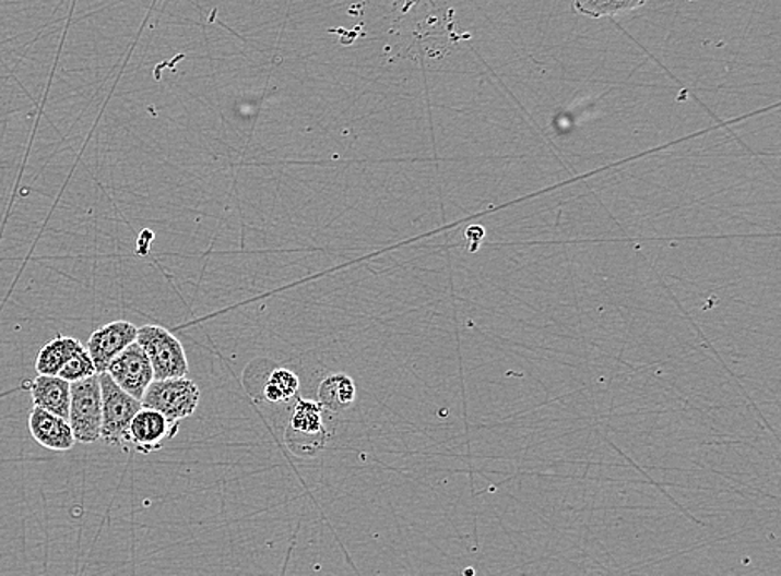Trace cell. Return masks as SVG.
Returning <instances> with one entry per match:
<instances>
[{
  "instance_id": "1",
  "label": "cell",
  "mask_w": 781,
  "mask_h": 576,
  "mask_svg": "<svg viewBox=\"0 0 781 576\" xmlns=\"http://www.w3.org/2000/svg\"><path fill=\"white\" fill-rule=\"evenodd\" d=\"M135 341L151 360L154 380L184 379L189 373L186 350L167 328L144 325L139 328Z\"/></svg>"
},
{
  "instance_id": "2",
  "label": "cell",
  "mask_w": 781,
  "mask_h": 576,
  "mask_svg": "<svg viewBox=\"0 0 781 576\" xmlns=\"http://www.w3.org/2000/svg\"><path fill=\"white\" fill-rule=\"evenodd\" d=\"M142 407L161 411L168 422L180 423L189 419L199 407L200 391L196 382L187 379L154 380L142 397Z\"/></svg>"
},
{
  "instance_id": "3",
  "label": "cell",
  "mask_w": 781,
  "mask_h": 576,
  "mask_svg": "<svg viewBox=\"0 0 781 576\" xmlns=\"http://www.w3.org/2000/svg\"><path fill=\"white\" fill-rule=\"evenodd\" d=\"M102 392L100 439L122 448L130 422L142 408V401L130 397L110 379L109 373H98Z\"/></svg>"
},
{
  "instance_id": "4",
  "label": "cell",
  "mask_w": 781,
  "mask_h": 576,
  "mask_svg": "<svg viewBox=\"0 0 781 576\" xmlns=\"http://www.w3.org/2000/svg\"><path fill=\"white\" fill-rule=\"evenodd\" d=\"M67 422L75 442L94 443L100 440L102 392L98 375L71 383V405Z\"/></svg>"
},
{
  "instance_id": "5",
  "label": "cell",
  "mask_w": 781,
  "mask_h": 576,
  "mask_svg": "<svg viewBox=\"0 0 781 576\" xmlns=\"http://www.w3.org/2000/svg\"><path fill=\"white\" fill-rule=\"evenodd\" d=\"M180 423L168 422L161 411L142 407L133 417L123 439L122 451L149 455L161 451L179 432Z\"/></svg>"
},
{
  "instance_id": "6",
  "label": "cell",
  "mask_w": 781,
  "mask_h": 576,
  "mask_svg": "<svg viewBox=\"0 0 781 576\" xmlns=\"http://www.w3.org/2000/svg\"><path fill=\"white\" fill-rule=\"evenodd\" d=\"M106 373L130 397L142 400L149 385L154 382L151 360L145 356L141 345L133 341L122 353L116 357L107 367Z\"/></svg>"
},
{
  "instance_id": "7",
  "label": "cell",
  "mask_w": 781,
  "mask_h": 576,
  "mask_svg": "<svg viewBox=\"0 0 781 576\" xmlns=\"http://www.w3.org/2000/svg\"><path fill=\"white\" fill-rule=\"evenodd\" d=\"M139 328L135 325L117 320L97 328L87 341V351L97 373H104L109 363L122 353L129 345L138 340Z\"/></svg>"
},
{
  "instance_id": "8",
  "label": "cell",
  "mask_w": 781,
  "mask_h": 576,
  "mask_svg": "<svg viewBox=\"0 0 781 576\" xmlns=\"http://www.w3.org/2000/svg\"><path fill=\"white\" fill-rule=\"evenodd\" d=\"M28 432L32 439L47 451L69 452L75 445L74 433L69 422L43 408H32L28 415Z\"/></svg>"
},
{
  "instance_id": "9",
  "label": "cell",
  "mask_w": 781,
  "mask_h": 576,
  "mask_svg": "<svg viewBox=\"0 0 781 576\" xmlns=\"http://www.w3.org/2000/svg\"><path fill=\"white\" fill-rule=\"evenodd\" d=\"M24 387L31 392L34 407L67 420L71 405V383L60 376L37 375V379L25 382Z\"/></svg>"
},
{
  "instance_id": "10",
  "label": "cell",
  "mask_w": 781,
  "mask_h": 576,
  "mask_svg": "<svg viewBox=\"0 0 781 576\" xmlns=\"http://www.w3.org/2000/svg\"><path fill=\"white\" fill-rule=\"evenodd\" d=\"M81 350H84V345H82L78 338L62 337V335H59V337L50 340L49 344L44 345L39 353H37V373H39V375H59L63 365Z\"/></svg>"
},
{
  "instance_id": "11",
  "label": "cell",
  "mask_w": 781,
  "mask_h": 576,
  "mask_svg": "<svg viewBox=\"0 0 781 576\" xmlns=\"http://www.w3.org/2000/svg\"><path fill=\"white\" fill-rule=\"evenodd\" d=\"M319 404L330 411H342L351 407L357 397L354 380L345 373H333L322 380L319 387Z\"/></svg>"
},
{
  "instance_id": "12",
  "label": "cell",
  "mask_w": 781,
  "mask_h": 576,
  "mask_svg": "<svg viewBox=\"0 0 781 576\" xmlns=\"http://www.w3.org/2000/svg\"><path fill=\"white\" fill-rule=\"evenodd\" d=\"M649 0H573V11L589 19L615 17L643 8Z\"/></svg>"
},
{
  "instance_id": "13",
  "label": "cell",
  "mask_w": 781,
  "mask_h": 576,
  "mask_svg": "<svg viewBox=\"0 0 781 576\" xmlns=\"http://www.w3.org/2000/svg\"><path fill=\"white\" fill-rule=\"evenodd\" d=\"M291 429L295 430L298 435H326L322 405L319 401L300 398L295 405L294 415H292Z\"/></svg>"
},
{
  "instance_id": "14",
  "label": "cell",
  "mask_w": 781,
  "mask_h": 576,
  "mask_svg": "<svg viewBox=\"0 0 781 576\" xmlns=\"http://www.w3.org/2000/svg\"><path fill=\"white\" fill-rule=\"evenodd\" d=\"M298 388H300V380L294 372L277 369L270 373V379L263 387V397L272 404H281L294 398L298 394Z\"/></svg>"
},
{
  "instance_id": "15",
  "label": "cell",
  "mask_w": 781,
  "mask_h": 576,
  "mask_svg": "<svg viewBox=\"0 0 781 576\" xmlns=\"http://www.w3.org/2000/svg\"><path fill=\"white\" fill-rule=\"evenodd\" d=\"M94 375H98L97 370H95L94 362H92L91 356H88L87 348H84V350L78 351V353L63 365V369L60 370L57 376L66 380V382L74 383L91 379V376Z\"/></svg>"
}]
</instances>
